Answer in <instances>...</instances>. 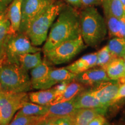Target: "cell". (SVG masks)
Segmentation results:
<instances>
[{
    "instance_id": "obj_28",
    "label": "cell",
    "mask_w": 125,
    "mask_h": 125,
    "mask_svg": "<svg viewBox=\"0 0 125 125\" xmlns=\"http://www.w3.org/2000/svg\"><path fill=\"white\" fill-rule=\"evenodd\" d=\"M43 117V116H15L9 125H35Z\"/></svg>"
},
{
    "instance_id": "obj_24",
    "label": "cell",
    "mask_w": 125,
    "mask_h": 125,
    "mask_svg": "<svg viewBox=\"0 0 125 125\" xmlns=\"http://www.w3.org/2000/svg\"><path fill=\"white\" fill-rule=\"evenodd\" d=\"M104 15H110L118 18H122L125 15V10L119 0H103Z\"/></svg>"
},
{
    "instance_id": "obj_4",
    "label": "cell",
    "mask_w": 125,
    "mask_h": 125,
    "mask_svg": "<svg viewBox=\"0 0 125 125\" xmlns=\"http://www.w3.org/2000/svg\"><path fill=\"white\" fill-rule=\"evenodd\" d=\"M64 5L61 1H56L37 15L31 21L26 34L32 45L38 46L46 41L48 31Z\"/></svg>"
},
{
    "instance_id": "obj_31",
    "label": "cell",
    "mask_w": 125,
    "mask_h": 125,
    "mask_svg": "<svg viewBox=\"0 0 125 125\" xmlns=\"http://www.w3.org/2000/svg\"><path fill=\"white\" fill-rule=\"evenodd\" d=\"M71 82H72V81H63V82H60L59 83L56 84V85H54V87H53L54 89V90H56V94H57V97L59 96L65 90V89L66 88L68 84Z\"/></svg>"
},
{
    "instance_id": "obj_26",
    "label": "cell",
    "mask_w": 125,
    "mask_h": 125,
    "mask_svg": "<svg viewBox=\"0 0 125 125\" xmlns=\"http://www.w3.org/2000/svg\"><path fill=\"white\" fill-rule=\"evenodd\" d=\"M96 65L105 70L107 65L115 58L109 51L107 45L103 47L97 52Z\"/></svg>"
},
{
    "instance_id": "obj_23",
    "label": "cell",
    "mask_w": 125,
    "mask_h": 125,
    "mask_svg": "<svg viewBox=\"0 0 125 125\" xmlns=\"http://www.w3.org/2000/svg\"><path fill=\"white\" fill-rule=\"evenodd\" d=\"M49 105H40L27 102L16 112L15 116H45L48 113Z\"/></svg>"
},
{
    "instance_id": "obj_16",
    "label": "cell",
    "mask_w": 125,
    "mask_h": 125,
    "mask_svg": "<svg viewBox=\"0 0 125 125\" xmlns=\"http://www.w3.org/2000/svg\"><path fill=\"white\" fill-rule=\"evenodd\" d=\"M23 0H13L8 8V16L10 23L9 35L19 31L21 19Z\"/></svg>"
},
{
    "instance_id": "obj_19",
    "label": "cell",
    "mask_w": 125,
    "mask_h": 125,
    "mask_svg": "<svg viewBox=\"0 0 125 125\" xmlns=\"http://www.w3.org/2000/svg\"><path fill=\"white\" fill-rule=\"evenodd\" d=\"M42 62L41 51L36 53H29L21 54L17 57L14 64L19 65L29 72Z\"/></svg>"
},
{
    "instance_id": "obj_13",
    "label": "cell",
    "mask_w": 125,
    "mask_h": 125,
    "mask_svg": "<svg viewBox=\"0 0 125 125\" xmlns=\"http://www.w3.org/2000/svg\"><path fill=\"white\" fill-rule=\"evenodd\" d=\"M50 64L45 60L30 71V79L32 89H40L52 70Z\"/></svg>"
},
{
    "instance_id": "obj_5",
    "label": "cell",
    "mask_w": 125,
    "mask_h": 125,
    "mask_svg": "<svg viewBox=\"0 0 125 125\" xmlns=\"http://www.w3.org/2000/svg\"><path fill=\"white\" fill-rule=\"evenodd\" d=\"M86 48L82 36L64 42L44 53V59L49 64L59 65L70 62Z\"/></svg>"
},
{
    "instance_id": "obj_14",
    "label": "cell",
    "mask_w": 125,
    "mask_h": 125,
    "mask_svg": "<svg viewBox=\"0 0 125 125\" xmlns=\"http://www.w3.org/2000/svg\"><path fill=\"white\" fill-rule=\"evenodd\" d=\"M74 106L76 109L106 108L103 104L92 94L89 90L83 91L78 94L74 100Z\"/></svg>"
},
{
    "instance_id": "obj_27",
    "label": "cell",
    "mask_w": 125,
    "mask_h": 125,
    "mask_svg": "<svg viewBox=\"0 0 125 125\" xmlns=\"http://www.w3.org/2000/svg\"><path fill=\"white\" fill-rule=\"evenodd\" d=\"M107 31L109 37H119L120 18L110 15H105Z\"/></svg>"
},
{
    "instance_id": "obj_36",
    "label": "cell",
    "mask_w": 125,
    "mask_h": 125,
    "mask_svg": "<svg viewBox=\"0 0 125 125\" xmlns=\"http://www.w3.org/2000/svg\"><path fill=\"white\" fill-rule=\"evenodd\" d=\"M68 4L71 5L73 7L76 8L82 7V1L81 0H64Z\"/></svg>"
},
{
    "instance_id": "obj_18",
    "label": "cell",
    "mask_w": 125,
    "mask_h": 125,
    "mask_svg": "<svg viewBox=\"0 0 125 125\" xmlns=\"http://www.w3.org/2000/svg\"><path fill=\"white\" fill-rule=\"evenodd\" d=\"M10 23L8 16V8L0 16V62L5 59V49L9 35Z\"/></svg>"
},
{
    "instance_id": "obj_20",
    "label": "cell",
    "mask_w": 125,
    "mask_h": 125,
    "mask_svg": "<svg viewBox=\"0 0 125 125\" xmlns=\"http://www.w3.org/2000/svg\"><path fill=\"white\" fill-rule=\"evenodd\" d=\"M84 90H85V87L83 85L76 82L75 80L73 81L68 84L65 90L59 96H57L49 105L69 101L75 97L78 94L84 91Z\"/></svg>"
},
{
    "instance_id": "obj_38",
    "label": "cell",
    "mask_w": 125,
    "mask_h": 125,
    "mask_svg": "<svg viewBox=\"0 0 125 125\" xmlns=\"http://www.w3.org/2000/svg\"><path fill=\"white\" fill-rule=\"evenodd\" d=\"M1 1H2V2H4L5 4L9 6V5H10V3L12 2V1H13V0H1Z\"/></svg>"
},
{
    "instance_id": "obj_33",
    "label": "cell",
    "mask_w": 125,
    "mask_h": 125,
    "mask_svg": "<svg viewBox=\"0 0 125 125\" xmlns=\"http://www.w3.org/2000/svg\"><path fill=\"white\" fill-rule=\"evenodd\" d=\"M106 122L107 120L104 115H98L92 120L89 125H104Z\"/></svg>"
},
{
    "instance_id": "obj_42",
    "label": "cell",
    "mask_w": 125,
    "mask_h": 125,
    "mask_svg": "<svg viewBox=\"0 0 125 125\" xmlns=\"http://www.w3.org/2000/svg\"><path fill=\"white\" fill-rule=\"evenodd\" d=\"M1 124V114H0V125Z\"/></svg>"
},
{
    "instance_id": "obj_10",
    "label": "cell",
    "mask_w": 125,
    "mask_h": 125,
    "mask_svg": "<svg viewBox=\"0 0 125 125\" xmlns=\"http://www.w3.org/2000/svg\"><path fill=\"white\" fill-rule=\"evenodd\" d=\"M105 69L98 67L90 68L87 71L76 75L75 81L83 85L93 86L104 81L109 80Z\"/></svg>"
},
{
    "instance_id": "obj_15",
    "label": "cell",
    "mask_w": 125,
    "mask_h": 125,
    "mask_svg": "<svg viewBox=\"0 0 125 125\" xmlns=\"http://www.w3.org/2000/svg\"><path fill=\"white\" fill-rule=\"evenodd\" d=\"M97 57V52L85 54L65 67L71 73L79 74L96 67Z\"/></svg>"
},
{
    "instance_id": "obj_32",
    "label": "cell",
    "mask_w": 125,
    "mask_h": 125,
    "mask_svg": "<svg viewBox=\"0 0 125 125\" xmlns=\"http://www.w3.org/2000/svg\"><path fill=\"white\" fill-rule=\"evenodd\" d=\"M57 119L43 117L35 125H56V121Z\"/></svg>"
},
{
    "instance_id": "obj_12",
    "label": "cell",
    "mask_w": 125,
    "mask_h": 125,
    "mask_svg": "<svg viewBox=\"0 0 125 125\" xmlns=\"http://www.w3.org/2000/svg\"><path fill=\"white\" fill-rule=\"evenodd\" d=\"M74 100V98L69 101L49 105L48 113L45 116L56 119L73 117L78 109L75 107Z\"/></svg>"
},
{
    "instance_id": "obj_1",
    "label": "cell",
    "mask_w": 125,
    "mask_h": 125,
    "mask_svg": "<svg viewBox=\"0 0 125 125\" xmlns=\"http://www.w3.org/2000/svg\"><path fill=\"white\" fill-rule=\"evenodd\" d=\"M80 35V13L72 7L64 5L56 22L52 26L43 46V53L64 42L77 38Z\"/></svg>"
},
{
    "instance_id": "obj_7",
    "label": "cell",
    "mask_w": 125,
    "mask_h": 125,
    "mask_svg": "<svg viewBox=\"0 0 125 125\" xmlns=\"http://www.w3.org/2000/svg\"><path fill=\"white\" fill-rule=\"evenodd\" d=\"M42 49L31 43L27 34L18 31L8 36L6 43L5 59L4 61L14 63L18 56L29 53H36Z\"/></svg>"
},
{
    "instance_id": "obj_34",
    "label": "cell",
    "mask_w": 125,
    "mask_h": 125,
    "mask_svg": "<svg viewBox=\"0 0 125 125\" xmlns=\"http://www.w3.org/2000/svg\"><path fill=\"white\" fill-rule=\"evenodd\" d=\"M81 1H82V7L86 8L101 4L103 0H81Z\"/></svg>"
},
{
    "instance_id": "obj_17",
    "label": "cell",
    "mask_w": 125,
    "mask_h": 125,
    "mask_svg": "<svg viewBox=\"0 0 125 125\" xmlns=\"http://www.w3.org/2000/svg\"><path fill=\"white\" fill-rule=\"evenodd\" d=\"M107 111L106 108L78 109L73 116L75 125H89L97 115H105Z\"/></svg>"
},
{
    "instance_id": "obj_35",
    "label": "cell",
    "mask_w": 125,
    "mask_h": 125,
    "mask_svg": "<svg viewBox=\"0 0 125 125\" xmlns=\"http://www.w3.org/2000/svg\"><path fill=\"white\" fill-rule=\"evenodd\" d=\"M119 38H125V15L120 18V31Z\"/></svg>"
},
{
    "instance_id": "obj_11",
    "label": "cell",
    "mask_w": 125,
    "mask_h": 125,
    "mask_svg": "<svg viewBox=\"0 0 125 125\" xmlns=\"http://www.w3.org/2000/svg\"><path fill=\"white\" fill-rule=\"evenodd\" d=\"M76 76V74L71 73L66 67L52 68L41 90L48 89L63 81H73L75 80Z\"/></svg>"
},
{
    "instance_id": "obj_3",
    "label": "cell",
    "mask_w": 125,
    "mask_h": 125,
    "mask_svg": "<svg viewBox=\"0 0 125 125\" xmlns=\"http://www.w3.org/2000/svg\"><path fill=\"white\" fill-rule=\"evenodd\" d=\"M0 89L15 93L28 92L32 89L28 71L16 64L6 61L1 62Z\"/></svg>"
},
{
    "instance_id": "obj_2",
    "label": "cell",
    "mask_w": 125,
    "mask_h": 125,
    "mask_svg": "<svg viewBox=\"0 0 125 125\" xmlns=\"http://www.w3.org/2000/svg\"><path fill=\"white\" fill-rule=\"evenodd\" d=\"M80 26L81 36L87 46L95 48L107 35L105 20L93 7L84 8L81 12Z\"/></svg>"
},
{
    "instance_id": "obj_22",
    "label": "cell",
    "mask_w": 125,
    "mask_h": 125,
    "mask_svg": "<svg viewBox=\"0 0 125 125\" xmlns=\"http://www.w3.org/2000/svg\"><path fill=\"white\" fill-rule=\"evenodd\" d=\"M108 77L112 80H122L125 77L123 58H115L105 68Z\"/></svg>"
},
{
    "instance_id": "obj_37",
    "label": "cell",
    "mask_w": 125,
    "mask_h": 125,
    "mask_svg": "<svg viewBox=\"0 0 125 125\" xmlns=\"http://www.w3.org/2000/svg\"><path fill=\"white\" fill-rule=\"evenodd\" d=\"M8 8V6L4 2H2L1 0H0V16L7 10Z\"/></svg>"
},
{
    "instance_id": "obj_8",
    "label": "cell",
    "mask_w": 125,
    "mask_h": 125,
    "mask_svg": "<svg viewBox=\"0 0 125 125\" xmlns=\"http://www.w3.org/2000/svg\"><path fill=\"white\" fill-rule=\"evenodd\" d=\"M56 0H23L21 19L19 31L26 33L31 21Z\"/></svg>"
},
{
    "instance_id": "obj_6",
    "label": "cell",
    "mask_w": 125,
    "mask_h": 125,
    "mask_svg": "<svg viewBox=\"0 0 125 125\" xmlns=\"http://www.w3.org/2000/svg\"><path fill=\"white\" fill-rule=\"evenodd\" d=\"M29 101L27 92L15 93L0 89L1 125H9L14 115Z\"/></svg>"
},
{
    "instance_id": "obj_29",
    "label": "cell",
    "mask_w": 125,
    "mask_h": 125,
    "mask_svg": "<svg viewBox=\"0 0 125 125\" xmlns=\"http://www.w3.org/2000/svg\"><path fill=\"white\" fill-rule=\"evenodd\" d=\"M121 82V81H120ZM123 98H125V81L124 82H121L119 87L118 92L114 99V103L120 100Z\"/></svg>"
},
{
    "instance_id": "obj_41",
    "label": "cell",
    "mask_w": 125,
    "mask_h": 125,
    "mask_svg": "<svg viewBox=\"0 0 125 125\" xmlns=\"http://www.w3.org/2000/svg\"><path fill=\"white\" fill-rule=\"evenodd\" d=\"M104 125H111L109 124V123L107 121V122H106L105 123V124H104Z\"/></svg>"
},
{
    "instance_id": "obj_30",
    "label": "cell",
    "mask_w": 125,
    "mask_h": 125,
    "mask_svg": "<svg viewBox=\"0 0 125 125\" xmlns=\"http://www.w3.org/2000/svg\"><path fill=\"white\" fill-rule=\"evenodd\" d=\"M56 125H75L73 117H64L57 119Z\"/></svg>"
},
{
    "instance_id": "obj_21",
    "label": "cell",
    "mask_w": 125,
    "mask_h": 125,
    "mask_svg": "<svg viewBox=\"0 0 125 125\" xmlns=\"http://www.w3.org/2000/svg\"><path fill=\"white\" fill-rule=\"evenodd\" d=\"M29 94V100L40 105H49L57 97V94L53 87L48 89L31 92Z\"/></svg>"
},
{
    "instance_id": "obj_40",
    "label": "cell",
    "mask_w": 125,
    "mask_h": 125,
    "mask_svg": "<svg viewBox=\"0 0 125 125\" xmlns=\"http://www.w3.org/2000/svg\"><path fill=\"white\" fill-rule=\"evenodd\" d=\"M123 59H124V65H125V56L124 57V58H123ZM120 81H121V82H124V81H125V78H123V79H122V80H120Z\"/></svg>"
},
{
    "instance_id": "obj_25",
    "label": "cell",
    "mask_w": 125,
    "mask_h": 125,
    "mask_svg": "<svg viewBox=\"0 0 125 125\" xmlns=\"http://www.w3.org/2000/svg\"><path fill=\"white\" fill-rule=\"evenodd\" d=\"M107 47L115 58H124L125 56V38L114 37L109 41Z\"/></svg>"
},
{
    "instance_id": "obj_39",
    "label": "cell",
    "mask_w": 125,
    "mask_h": 125,
    "mask_svg": "<svg viewBox=\"0 0 125 125\" xmlns=\"http://www.w3.org/2000/svg\"><path fill=\"white\" fill-rule=\"evenodd\" d=\"M119 1L122 2V4L123 7H124L125 10V0H119Z\"/></svg>"
},
{
    "instance_id": "obj_9",
    "label": "cell",
    "mask_w": 125,
    "mask_h": 125,
    "mask_svg": "<svg viewBox=\"0 0 125 125\" xmlns=\"http://www.w3.org/2000/svg\"><path fill=\"white\" fill-rule=\"evenodd\" d=\"M120 84L119 80L109 79L93 86L89 90L101 104L108 108L115 103L114 99Z\"/></svg>"
}]
</instances>
